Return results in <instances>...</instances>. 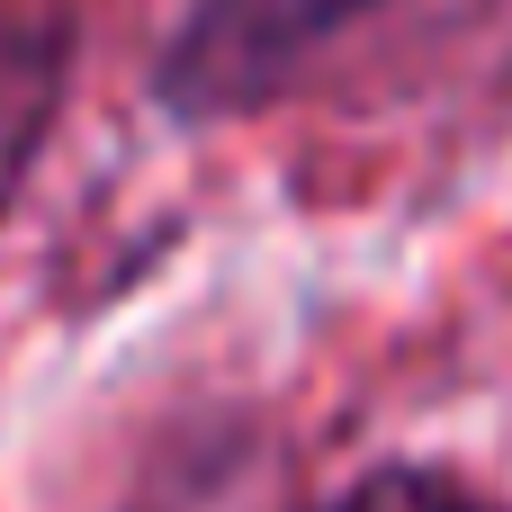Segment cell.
<instances>
[{
	"mask_svg": "<svg viewBox=\"0 0 512 512\" xmlns=\"http://www.w3.org/2000/svg\"><path fill=\"white\" fill-rule=\"evenodd\" d=\"M342 512H495V504L450 495V486H423V477H387V486H369L360 504H342Z\"/></svg>",
	"mask_w": 512,
	"mask_h": 512,
	"instance_id": "3957f363",
	"label": "cell"
},
{
	"mask_svg": "<svg viewBox=\"0 0 512 512\" xmlns=\"http://www.w3.org/2000/svg\"><path fill=\"white\" fill-rule=\"evenodd\" d=\"M63 72L72 63H63V27L54 18H36V9L0 18V207L27 180L36 144H45V117L63 99Z\"/></svg>",
	"mask_w": 512,
	"mask_h": 512,
	"instance_id": "7a4b0ae2",
	"label": "cell"
},
{
	"mask_svg": "<svg viewBox=\"0 0 512 512\" xmlns=\"http://www.w3.org/2000/svg\"><path fill=\"white\" fill-rule=\"evenodd\" d=\"M369 9L378 0H180L171 36H162V63H153V99L189 126L243 117L270 90H288Z\"/></svg>",
	"mask_w": 512,
	"mask_h": 512,
	"instance_id": "6da1fadb",
	"label": "cell"
}]
</instances>
